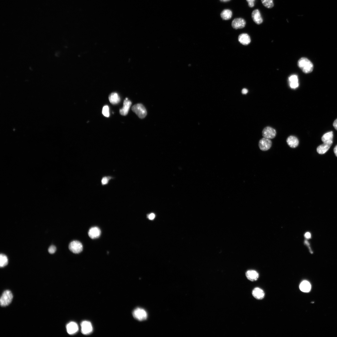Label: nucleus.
<instances>
[{
	"mask_svg": "<svg viewBox=\"0 0 337 337\" xmlns=\"http://www.w3.org/2000/svg\"><path fill=\"white\" fill-rule=\"evenodd\" d=\"M298 66L302 71L305 73L312 72L313 69V63L308 58L302 57L298 61Z\"/></svg>",
	"mask_w": 337,
	"mask_h": 337,
	"instance_id": "1",
	"label": "nucleus"
},
{
	"mask_svg": "<svg viewBox=\"0 0 337 337\" xmlns=\"http://www.w3.org/2000/svg\"><path fill=\"white\" fill-rule=\"evenodd\" d=\"M13 298V295L10 291L8 290L5 291L0 299L1 306L2 307L8 306L11 303Z\"/></svg>",
	"mask_w": 337,
	"mask_h": 337,
	"instance_id": "2",
	"label": "nucleus"
},
{
	"mask_svg": "<svg viewBox=\"0 0 337 337\" xmlns=\"http://www.w3.org/2000/svg\"><path fill=\"white\" fill-rule=\"evenodd\" d=\"M132 111L140 118H143L147 115V112L144 106L142 104H138L133 106Z\"/></svg>",
	"mask_w": 337,
	"mask_h": 337,
	"instance_id": "3",
	"label": "nucleus"
},
{
	"mask_svg": "<svg viewBox=\"0 0 337 337\" xmlns=\"http://www.w3.org/2000/svg\"><path fill=\"white\" fill-rule=\"evenodd\" d=\"M69 249L73 253L78 254L83 251V246L80 242L78 241H73L69 244Z\"/></svg>",
	"mask_w": 337,
	"mask_h": 337,
	"instance_id": "4",
	"label": "nucleus"
},
{
	"mask_svg": "<svg viewBox=\"0 0 337 337\" xmlns=\"http://www.w3.org/2000/svg\"><path fill=\"white\" fill-rule=\"evenodd\" d=\"M133 314L135 318L140 321L146 319L147 317L146 312L144 310L140 308L135 309L133 312Z\"/></svg>",
	"mask_w": 337,
	"mask_h": 337,
	"instance_id": "5",
	"label": "nucleus"
},
{
	"mask_svg": "<svg viewBox=\"0 0 337 337\" xmlns=\"http://www.w3.org/2000/svg\"><path fill=\"white\" fill-rule=\"evenodd\" d=\"M272 145V142L269 139L263 138L260 140L259 143V146L263 151H267L269 149Z\"/></svg>",
	"mask_w": 337,
	"mask_h": 337,
	"instance_id": "6",
	"label": "nucleus"
},
{
	"mask_svg": "<svg viewBox=\"0 0 337 337\" xmlns=\"http://www.w3.org/2000/svg\"><path fill=\"white\" fill-rule=\"evenodd\" d=\"M276 131L274 129L269 127L265 128L262 131L263 136L269 139L274 138L276 136Z\"/></svg>",
	"mask_w": 337,
	"mask_h": 337,
	"instance_id": "7",
	"label": "nucleus"
},
{
	"mask_svg": "<svg viewBox=\"0 0 337 337\" xmlns=\"http://www.w3.org/2000/svg\"><path fill=\"white\" fill-rule=\"evenodd\" d=\"M81 331L85 335L89 334L92 331L93 328L91 323L88 321H84L81 324Z\"/></svg>",
	"mask_w": 337,
	"mask_h": 337,
	"instance_id": "8",
	"label": "nucleus"
},
{
	"mask_svg": "<svg viewBox=\"0 0 337 337\" xmlns=\"http://www.w3.org/2000/svg\"><path fill=\"white\" fill-rule=\"evenodd\" d=\"M332 143V141L324 143L323 144L318 147L317 148V152L320 154H324L329 150Z\"/></svg>",
	"mask_w": 337,
	"mask_h": 337,
	"instance_id": "9",
	"label": "nucleus"
},
{
	"mask_svg": "<svg viewBox=\"0 0 337 337\" xmlns=\"http://www.w3.org/2000/svg\"><path fill=\"white\" fill-rule=\"evenodd\" d=\"M88 235L91 239L98 238L101 234L100 229L98 227H94L90 228L88 232Z\"/></svg>",
	"mask_w": 337,
	"mask_h": 337,
	"instance_id": "10",
	"label": "nucleus"
},
{
	"mask_svg": "<svg viewBox=\"0 0 337 337\" xmlns=\"http://www.w3.org/2000/svg\"><path fill=\"white\" fill-rule=\"evenodd\" d=\"M246 24L244 20L241 18L235 19L232 22V27L235 29H241L244 28Z\"/></svg>",
	"mask_w": 337,
	"mask_h": 337,
	"instance_id": "11",
	"label": "nucleus"
},
{
	"mask_svg": "<svg viewBox=\"0 0 337 337\" xmlns=\"http://www.w3.org/2000/svg\"><path fill=\"white\" fill-rule=\"evenodd\" d=\"M252 18L254 22L257 24H261L263 22V19L261 13L258 9H255L252 13Z\"/></svg>",
	"mask_w": 337,
	"mask_h": 337,
	"instance_id": "12",
	"label": "nucleus"
},
{
	"mask_svg": "<svg viewBox=\"0 0 337 337\" xmlns=\"http://www.w3.org/2000/svg\"><path fill=\"white\" fill-rule=\"evenodd\" d=\"M131 105V102L129 100L128 98H126L124 102L123 108L120 110V114L122 116H126L127 115L128 113Z\"/></svg>",
	"mask_w": 337,
	"mask_h": 337,
	"instance_id": "13",
	"label": "nucleus"
},
{
	"mask_svg": "<svg viewBox=\"0 0 337 337\" xmlns=\"http://www.w3.org/2000/svg\"><path fill=\"white\" fill-rule=\"evenodd\" d=\"M66 329L69 334L72 335L78 331L79 327L77 324L74 322H71L67 325Z\"/></svg>",
	"mask_w": 337,
	"mask_h": 337,
	"instance_id": "14",
	"label": "nucleus"
},
{
	"mask_svg": "<svg viewBox=\"0 0 337 337\" xmlns=\"http://www.w3.org/2000/svg\"><path fill=\"white\" fill-rule=\"evenodd\" d=\"M287 142L288 146L292 148H295L297 147L299 143L297 138L294 136H290L288 137Z\"/></svg>",
	"mask_w": 337,
	"mask_h": 337,
	"instance_id": "15",
	"label": "nucleus"
},
{
	"mask_svg": "<svg viewBox=\"0 0 337 337\" xmlns=\"http://www.w3.org/2000/svg\"><path fill=\"white\" fill-rule=\"evenodd\" d=\"M252 294L254 298L258 300L262 299L265 296L263 290L258 287H256L253 290Z\"/></svg>",
	"mask_w": 337,
	"mask_h": 337,
	"instance_id": "16",
	"label": "nucleus"
},
{
	"mask_svg": "<svg viewBox=\"0 0 337 337\" xmlns=\"http://www.w3.org/2000/svg\"><path fill=\"white\" fill-rule=\"evenodd\" d=\"M238 40L241 43L245 45L249 44L251 42L250 36L248 34L246 33L240 35L239 36Z\"/></svg>",
	"mask_w": 337,
	"mask_h": 337,
	"instance_id": "17",
	"label": "nucleus"
},
{
	"mask_svg": "<svg viewBox=\"0 0 337 337\" xmlns=\"http://www.w3.org/2000/svg\"><path fill=\"white\" fill-rule=\"evenodd\" d=\"M247 278L251 281H255L257 280L259 277V274L256 271L254 270H250L246 273Z\"/></svg>",
	"mask_w": 337,
	"mask_h": 337,
	"instance_id": "18",
	"label": "nucleus"
},
{
	"mask_svg": "<svg viewBox=\"0 0 337 337\" xmlns=\"http://www.w3.org/2000/svg\"><path fill=\"white\" fill-rule=\"evenodd\" d=\"M299 288L302 292L308 293L311 290V286L309 282L307 281H304L301 283Z\"/></svg>",
	"mask_w": 337,
	"mask_h": 337,
	"instance_id": "19",
	"label": "nucleus"
},
{
	"mask_svg": "<svg viewBox=\"0 0 337 337\" xmlns=\"http://www.w3.org/2000/svg\"><path fill=\"white\" fill-rule=\"evenodd\" d=\"M221 18L224 20H228L230 19L232 16V12L229 9L224 10L221 13Z\"/></svg>",
	"mask_w": 337,
	"mask_h": 337,
	"instance_id": "20",
	"label": "nucleus"
},
{
	"mask_svg": "<svg viewBox=\"0 0 337 337\" xmlns=\"http://www.w3.org/2000/svg\"><path fill=\"white\" fill-rule=\"evenodd\" d=\"M109 99L111 103L115 105L118 103L120 101V98L117 94L112 93L109 96Z\"/></svg>",
	"mask_w": 337,
	"mask_h": 337,
	"instance_id": "21",
	"label": "nucleus"
},
{
	"mask_svg": "<svg viewBox=\"0 0 337 337\" xmlns=\"http://www.w3.org/2000/svg\"><path fill=\"white\" fill-rule=\"evenodd\" d=\"M333 134L332 131L328 132L324 135L321 140L324 143L332 141Z\"/></svg>",
	"mask_w": 337,
	"mask_h": 337,
	"instance_id": "22",
	"label": "nucleus"
},
{
	"mask_svg": "<svg viewBox=\"0 0 337 337\" xmlns=\"http://www.w3.org/2000/svg\"><path fill=\"white\" fill-rule=\"evenodd\" d=\"M8 259L7 257L4 254H1L0 255V266L1 268L4 267L8 264Z\"/></svg>",
	"mask_w": 337,
	"mask_h": 337,
	"instance_id": "23",
	"label": "nucleus"
},
{
	"mask_svg": "<svg viewBox=\"0 0 337 337\" xmlns=\"http://www.w3.org/2000/svg\"><path fill=\"white\" fill-rule=\"evenodd\" d=\"M263 5L268 9L272 8L274 6L273 0H261Z\"/></svg>",
	"mask_w": 337,
	"mask_h": 337,
	"instance_id": "24",
	"label": "nucleus"
},
{
	"mask_svg": "<svg viewBox=\"0 0 337 337\" xmlns=\"http://www.w3.org/2000/svg\"><path fill=\"white\" fill-rule=\"evenodd\" d=\"M288 81L289 83L298 82V76L296 75L290 76L288 78Z\"/></svg>",
	"mask_w": 337,
	"mask_h": 337,
	"instance_id": "25",
	"label": "nucleus"
},
{
	"mask_svg": "<svg viewBox=\"0 0 337 337\" xmlns=\"http://www.w3.org/2000/svg\"><path fill=\"white\" fill-rule=\"evenodd\" d=\"M103 115L106 117H109L110 116L109 108L108 106H105L103 107L102 111Z\"/></svg>",
	"mask_w": 337,
	"mask_h": 337,
	"instance_id": "26",
	"label": "nucleus"
},
{
	"mask_svg": "<svg viewBox=\"0 0 337 337\" xmlns=\"http://www.w3.org/2000/svg\"><path fill=\"white\" fill-rule=\"evenodd\" d=\"M110 177H103L101 180V183L102 185H107L109 181L110 180Z\"/></svg>",
	"mask_w": 337,
	"mask_h": 337,
	"instance_id": "27",
	"label": "nucleus"
},
{
	"mask_svg": "<svg viewBox=\"0 0 337 337\" xmlns=\"http://www.w3.org/2000/svg\"><path fill=\"white\" fill-rule=\"evenodd\" d=\"M56 250V247L54 246H50L48 249V251L50 254H53L55 253Z\"/></svg>",
	"mask_w": 337,
	"mask_h": 337,
	"instance_id": "28",
	"label": "nucleus"
},
{
	"mask_svg": "<svg viewBox=\"0 0 337 337\" xmlns=\"http://www.w3.org/2000/svg\"><path fill=\"white\" fill-rule=\"evenodd\" d=\"M289 85L291 88L295 89L298 87L299 86V83L298 82L290 83H289Z\"/></svg>",
	"mask_w": 337,
	"mask_h": 337,
	"instance_id": "29",
	"label": "nucleus"
},
{
	"mask_svg": "<svg viewBox=\"0 0 337 337\" xmlns=\"http://www.w3.org/2000/svg\"><path fill=\"white\" fill-rule=\"evenodd\" d=\"M250 7L252 8L254 6V2L255 0H246Z\"/></svg>",
	"mask_w": 337,
	"mask_h": 337,
	"instance_id": "30",
	"label": "nucleus"
},
{
	"mask_svg": "<svg viewBox=\"0 0 337 337\" xmlns=\"http://www.w3.org/2000/svg\"><path fill=\"white\" fill-rule=\"evenodd\" d=\"M155 217V214L154 213H151L149 214L148 216V218L150 220H153L154 219Z\"/></svg>",
	"mask_w": 337,
	"mask_h": 337,
	"instance_id": "31",
	"label": "nucleus"
},
{
	"mask_svg": "<svg viewBox=\"0 0 337 337\" xmlns=\"http://www.w3.org/2000/svg\"><path fill=\"white\" fill-rule=\"evenodd\" d=\"M304 236L305 238L307 239H310L311 237V235L310 233L309 232L306 233L305 234Z\"/></svg>",
	"mask_w": 337,
	"mask_h": 337,
	"instance_id": "32",
	"label": "nucleus"
},
{
	"mask_svg": "<svg viewBox=\"0 0 337 337\" xmlns=\"http://www.w3.org/2000/svg\"><path fill=\"white\" fill-rule=\"evenodd\" d=\"M242 93L243 94H246L248 93V90L246 88H243L242 90Z\"/></svg>",
	"mask_w": 337,
	"mask_h": 337,
	"instance_id": "33",
	"label": "nucleus"
},
{
	"mask_svg": "<svg viewBox=\"0 0 337 337\" xmlns=\"http://www.w3.org/2000/svg\"><path fill=\"white\" fill-rule=\"evenodd\" d=\"M333 126L337 130V119H336L333 124Z\"/></svg>",
	"mask_w": 337,
	"mask_h": 337,
	"instance_id": "34",
	"label": "nucleus"
},
{
	"mask_svg": "<svg viewBox=\"0 0 337 337\" xmlns=\"http://www.w3.org/2000/svg\"><path fill=\"white\" fill-rule=\"evenodd\" d=\"M334 151L336 156L337 157V145H336L334 148Z\"/></svg>",
	"mask_w": 337,
	"mask_h": 337,
	"instance_id": "35",
	"label": "nucleus"
},
{
	"mask_svg": "<svg viewBox=\"0 0 337 337\" xmlns=\"http://www.w3.org/2000/svg\"><path fill=\"white\" fill-rule=\"evenodd\" d=\"M220 1L222 2H226L230 1V0H220Z\"/></svg>",
	"mask_w": 337,
	"mask_h": 337,
	"instance_id": "36",
	"label": "nucleus"
}]
</instances>
